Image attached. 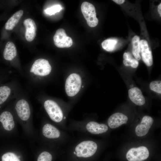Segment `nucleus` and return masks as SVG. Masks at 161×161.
<instances>
[{
    "label": "nucleus",
    "mask_w": 161,
    "mask_h": 161,
    "mask_svg": "<svg viewBox=\"0 0 161 161\" xmlns=\"http://www.w3.org/2000/svg\"><path fill=\"white\" fill-rule=\"evenodd\" d=\"M140 47L143 61L148 66H151L153 63L152 55L147 41L144 39L141 40L140 41Z\"/></svg>",
    "instance_id": "10"
},
{
    "label": "nucleus",
    "mask_w": 161,
    "mask_h": 161,
    "mask_svg": "<svg viewBox=\"0 0 161 161\" xmlns=\"http://www.w3.org/2000/svg\"><path fill=\"white\" fill-rule=\"evenodd\" d=\"M42 132L45 137L50 139L56 138L60 136L59 131L55 127L50 124H46L42 128Z\"/></svg>",
    "instance_id": "18"
},
{
    "label": "nucleus",
    "mask_w": 161,
    "mask_h": 161,
    "mask_svg": "<svg viewBox=\"0 0 161 161\" xmlns=\"http://www.w3.org/2000/svg\"><path fill=\"white\" fill-rule=\"evenodd\" d=\"M129 96L130 100L135 104L142 106L145 103V99L140 89L137 87L130 89L128 91Z\"/></svg>",
    "instance_id": "14"
},
{
    "label": "nucleus",
    "mask_w": 161,
    "mask_h": 161,
    "mask_svg": "<svg viewBox=\"0 0 161 161\" xmlns=\"http://www.w3.org/2000/svg\"><path fill=\"white\" fill-rule=\"evenodd\" d=\"M97 147L96 143L92 141H83L76 147V155L79 157L86 158L90 157L95 153Z\"/></svg>",
    "instance_id": "4"
},
{
    "label": "nucleus",
    "mask_w": 161,
    "mask_h": 161,
    "mask_svg": "<svg viewBox=\"0 0 161 161\" xmlns=\"http://www.w3.org/2000/svg\"><path fill=\"white\" fill-rule=\"evenodd\" d=\"M123 63L126 66H131L133 68H136L138 66L139 64L138 61L133 58L130 52H125L123 55Z\"/></svg>",
    "instance_id": "20"
},
{
    "label": "nucleus",
    "mask_w": 161,
    "mask_h": 161,
    "mask_svg": "<svg viewBox=\"0 0 161 161\" xmlns=\"http://www.w3.org/2000/svg\"><path fill=\"white\" fill-rule=\"evenodd\" d=\"M15 109L19 117L22 120L25 121L29 119L31 112L29 104L25 99L21 98L16 103Z\"/></svg>",
    "instance_id": "8"
},
{
    "label": "nucleus",
    "mask_w": 161,
    "mask_h": 161,
    "mask_svg": "<svg viewBox=\"0 0 161 161\" xmlns=\"http://www.w3.org/2000/svg\"><path fill=\"white\" fill-rule=\"evenodd\" d=\"M23 11L20 10L15 13L7 21L4 25L7 30H12L18 23L23 16Z\"/></svg>",
    "instance_id": "19"
},
{
    "label": "nucleus",
    "mask_w": 161,
    "mask_h": 161,
    "mask_svg": "<svg viewBox=\"0 0 161 161\" xmlns=\"http://www.w3.org/2000/svg\"><path fill=\"white\" fill-rule=\"evenodd\" d=\"M13 92V88L10 84H0V108L11 97Z\"/></svg>",
    "instance_id": "16"
},
{
    "label": "nucleus",
    "mask_w": 161,
    "mask_h": 161,
    "mask_svg": "<svg viewBox=\"0 0 161 161\" xmlns=\"http://www.w3.org/2000/svg\"><path fill=\"white\" fill-rule=\"evenodd\" d=\"M81 10L88 25L91 27L97 26L98 23V20L96 16L94 6L92 4L85 1L81 5Z\"/></svg>",
    "instance_id": "3"
},
{
    "label": "nucleus",
    "mask_w": 161,
    "mask_h": 161,
    "mask_svg": "<svg viewBox=\"0 0 161 161\" xmlns=\"http://www.w3.org/2000/svg\"><path fill=\"white\" fill-rule=\"evenodd\" d=\"M52 157L51 154L47 151H44L39 155L37 161H52Z\"/></svg>",
    "instance_id": "25"
},
{
    "label": "nucleus",
    "mask_w": 161,
    "mask_h": 161,
    "mask_svg": "<svg viewBox=\"0 0 161 161\" xmlns=\"http://www.w3.org/2000/svg\"><path fill=\"white\" fill-rule=\"evenodd\" d=\"M51 70V66L47 60L39 58L34 61L30 69V72L33 76L38 78L49 75Z\"/></svg>",
    "instance_id": "1"
},
{
    "label": "nucleus",
    "mask_w": 161,
    "mask_h": 161,
    "mask_svg": "<svg viewBox=\"0 0 161 161\" xmlns=\"http://www.w3.org/2000/svg\"><path fill=\"white\" fill-rule=\"evenodd\" d=\"M53 39L54 44L58 48L69 47L73 43L72 39L67 35L65 30L62 28L56 30Z\"/></svg>",
    "instance_id": "7"
},
{
    "label": "nucleus",
    "mask_w": 161,
    "mask_h": 161,
    "mask_svg": "<svg viewBox=\"0 0 161 161\" xmlns=\"http://www.w3.org/2000/svg\"><path fill=\"white\" fill-rule=\"evenodd\" d=\"M153 118L151 117L144 116L140 122L136 127V134L139 137L144 136L147 134L153 123Z\"/></svg>",
    "instance_id": "9"
},
{
    "label": "nucleus",
    "mask_w": 161,
    "mask_h": 161,
    "mask_svg": "<svg viewBox=\"0 0 161 161\" xmlns=\"http://www.w3.org/2000/svg\"><path fill=\"white\" fill-rule=\"evenodd\" d=\"M158 11L160 15V16H161V3L159 4L157 8Z\"/></svg>",
    "instance_id": "28"
},
{
    "label": "nucleus",
    "mask_w": 161,
    "mask_h": 161,
    "mask_svg": "<svg viewBox=\"0 0 161 161\" xmlns=\"http://www.w3.org/2000/svg\"><path fill=\"white\" fill-rule=\"evenodd\" d=\"M23 24L26 28L25 37L26 40L29 42L32 41L35 37L37 30L35 21L32 19L28 18L24 21Z\"/></svg>",
    "instance_id": "12"
},
{
    "label": "nucleus",
    "mask_w": 161,
    "mask_h": 161,
    "mask_svg": "<svg viewBox=\"0 0 161 161\" xmlns=\"http://www.w3.org/2000/svg\"><path fill=\"white\" fill-rule=\"evenodd\" d=\"M0 122L6 130L10 131L14 128L15 124L13 115L9 111H4L0 114Z\"/></svg>",
    "instance_id": "13"
},
{
    "label": "nucleus",
    "mask_w": 161,
    "mask_h": 161,
    "mask_svg": "<svg viewBox=\"0 0 161 161\" xmlns=\"http://www.w3.org/2000/svg\"><path fill=\"white\" fill-rule=\"evenodd\" d=\"M128 118L125 114L117 112L111 115L108 120L109 126L112 129L118 127L123 124L126 123Z\"/></svg>",
    "instance_id": "11"
},
{
    "label": "nucleus",
    "mask_w": 161,
    "mask_h": 161,
    "mask_svg": "<svg viewBox=\"0 0 161 161\" xmlns=\"http://www.w3.org/2000/svg\"><path fill=\"white\" fill-rule=\"evenodd\" d=\"M88 131L94 134H98L106 132L108 130L107 125L104 124H99L96 122L91 121L86 125Z\"/></svg>",
    "instance_id": "17"
},
{
    "label": "nucleus",
    "mask_w": 161,
    "mask_h": 161,
    "mask_svg": "<svg viewBox=\"0 0 161 161\" xmlns=\"http://www.w3.org/2000/svg\"><path fill=\"white\" fill-rule=\"evenodd\" d=\"M17 55V49L14 44L11 41H8L3 51L2 56L4 59L6 61H12L16 57Z\"/></svg>",
    "instance_id": "15"
},
{
    "label": "nucleus",
    "mask_w": 161,
    "mask_h": 161,
    "mask_svg": "<svg viewBox=\"0 0 161 161\" xmlns=\"http://www.w3.org/2000/svg\"><path fill=\"white\" fill-rule=\"evenodd\" d=\"M44 108L51 119L58 123L62 120L63 114L58 105L54 101L50 100H46L44 103Z\"/></svg>",
    "instance_id": "5"
},
{
    "label": "nucleus",
    "mask_w": 161,
    "mask_h": 161,
    "mask_svg": "<svg viewBox=\"0 0 161 161\" xmlns=\"http://www.w3.org/2000/svg\"><path fill=\"white\" fill-rule=\"evenodd\" d=\"M132 53L137 60H140L141 59L140 54V37L137 35H135L132 39Z\"/></svg>",
    "instance_id": "21"
},
{
    "label": "nucleus",
    "mask_w": 161,
    "mask_h": 161,
    "mask_svg": "<svg viewBox=\"0 0 161 161\" xmlns=\"http://www.w3.org/2000/svg\"><path fill=\"white\" fill-rule=\"evenodd\" d=\"M149 154L147 148L144 146L130 149L126 154L129 161H143L148 158Z\"/></svg>",
    "instance_id": "6"
},
{
    "label": "nucleus",
    "mask_w": 161,
    "mask_h": 161,
    "mask_svg": "<svg viewBox=\"0 0 161 161\" xmlns=\"http://www.w3.org/2000/svg\"><path fill=\"white\" fill-rule=\"evenodd\" d=\"M66 119V117H64V119Z\"/></svg>",
    "instance_id": "30"
},
{
    "label": "nucleus",
    "mask_w": 161,
    "mask_h": 161,
    "mask_svg": "<svg viewBox=\"0 0 161 161\" xmlns=\"http://www.w3.org/2000/svg\"><path fill=\"white\" fill-rule=\"evenodd\" d=\"M61 9L62 7L60 5H56L47 9L45 11L47 14L52 15L60 12Z\"/></svg>",
    "instance_id": "26"
},
{
    "label": "nucleus",
    "mask_w": 161,
    "mask_h": 161,
    "mask_svg": "<svg viewBox=\"0 0 161 161\" xmlns=\"http://www.w3.org/2000/svg\"><path fill=\"white\" fill-rule=\"evenodd\" d=\"M74 154H76V152L75 151H74Z\"/></svg>",
    "instance_id": "29"
},
{
    "label": "nucleus",
    "mask_w": 161,
    "mask_h": 161,
    "mask_svg": "<svg viewBox=\"0 0 161 161\" xmlns=\"http://www.w3.org/2000/svg\"><path fill=\"white\" fill-rule=\"evenodd\" d=\"M112 1L119 4H123L125 1L124 0H113Z\"/></svg>",
    "instance_id": "27"
},
{
    "label": "nucleus",
    "mask_w": 161,
    "mask_h": 161,
    "mask_svg": "<svg viewBox=\"0 0 161 161\" xmlns=\"http://www.w3.org/2000/svg\"><path fill=\"white\" fill-rule=\"evenodd\" d=\"M2 161H21L15 154L8 152L4 154L1 157Z\"/></svg>",
    "instance_id": "23"
},
{
    "label": "nucleus",
    "mask_w": 161,
    "mask_h": 161,
    "mask_svg": "<svg viewBox=\"0 0 161 161\" xmlns=\"http://www.w3.org/2000/svg\"><path fill=\"white\" fill-rule=\"evenodd\" d=\"M150 89L156 92L161 93V81L155 80L151 82L149 85Z\"/></svg>",
    "instance_id": "24"
},
{
    "label": "nucleus",
    "mask_w": 161,
    "mask_h": 161,
    "mask_svg": "<svg viewBox=\"0 0 161 161\" xmlns=\"http://www.w3.org/2000/svg\"><path fill=\"white\" fill-rule=\"evenodd\" d=\"M83 87V86H82V87Z\"/></svg>",
    "instance_id": "31"
},
{
    "label": "nucleus",
    "mask_w": 161,
    "mask_h": 161,
    "mask_svg": "<svg viewBox=\"0 0 161 161\" xmlns=\"http://www.w3.org/2000/svg\"><path fill=\"white\" fill-rule=\"evenodd\" d=\"M117 41L114 39H108L104 40L101 45L102 48L106 51H112L114 50Z\"/></svg>",
    "instance_id": "22"
},
{
    "label": "nucleus",
    "mask_w": 161,
    "mask_h": 161,
    "mask_svg": "<svg viewBox=\"0 0 161 161\" xmlns=\"http://www.w3.org/2000/svg\"><path fill=\"white\" fill-rule=\"evenodd\" d=\"M81 80L80 75L76 73L70 74L66 79L65 90L67 95L72 97L76 95L80 90Z\"/></svg>",
    "instance_id": "2"
}]
</instances>
